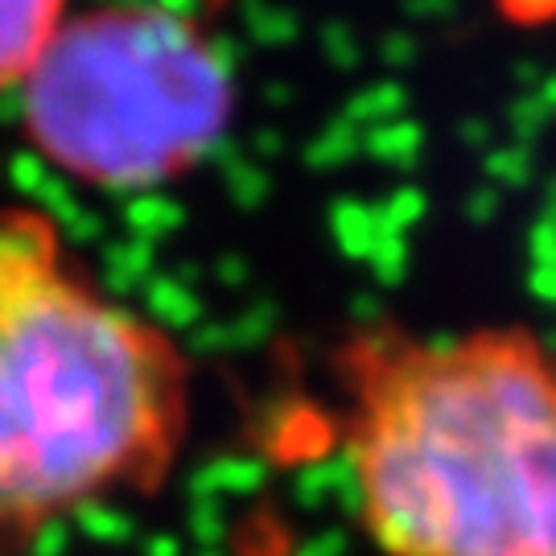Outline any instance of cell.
<instances>
[{"label":"cell","instance_id":"obj_3","mask_svg":"<svg viewBox=\"0 0 556 556\" xmlns=\"http://www.w3.org/2000/svg\"><path fill=\"white\" fill-rule=\"evenodd\" d=\"M21 96L29 144L66 178L103 190H149L190 174L236 112L215 41L157 4L66 17Z\"/></svg>","mask_w":556,"mask_h":556},{"label":"cell","instance_id":"obj_1","mask_svg":"<svg viewBox=\"0 0 556 556\" xmlns=\"http://www.w3.org/2000/svg\"><path fill=\"white\" fill-rule=\"evenodd\" d=\"M186 429L178 342L83 277L46 215L0 211V553L161 486Z\"/></svg>","mask_w":556,"mask_h":556},{"label":"cell","instance_id":"obj_2","mask_svg":"<svg viewBox=\"0 0 556 556\" xmlns=\"http://www.w3.org/2000/svg\"><path fill=\"white\" fill-rule=\"evenodd\" d=\"M346 466L379 556H556V351L516 326L367 351Z\"/></svg>","mask_w":556,"mask_h":556},{"label":"cell","instance_id":"obj_4","mask_svg":"<svg viewBox=\"0 0 556 556\" xmlns=\"http://www.w3.org/2000/svg\"><path fill=\"white\" fill-rule=\"evenodd\" d=\"M66 21V0H0V91L21 87Z\"/></svg>","mask_w":556,"mask_h":556}]
</instances>
